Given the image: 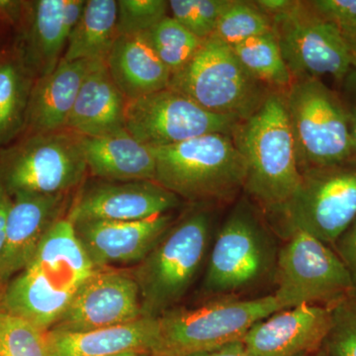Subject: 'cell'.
Wrapping results in <instances>:
<instances>
[{
	"label": "cell",
	"mask_w": 356,
	"mask_h": 356,
	"mask_svg": "<svg viewBox=\"0 0 356 356\" xmlns=\"http://www.w3.org/2000/svg\"><path fill=\"white\" fill-rule=\"evenodd\" d=\"M95 269L77 240L74 224L67 218L60 219L29 266L6 285L0 312L48 332Z\"/></svg>",
	"instance_id": "obj_1"
},
{
	"label": "cell",
	"mask_w": 356,
	"mask_h": 356,
	"mask_svg": "<svg viewBox=\"0 0 356 356\" xmlns=\"http://www.w3.org/2000/svg\"><path fill=\"white\" fill-rule=\"evenodd\" d=\"M232 137L245 161L243 191L273 216L291 198L302 175L283 92L267 96L261 108L236 126Z\"/></svg>",
	"instance_id": "obj_2"
},
{
	"label": "cell",
	"mask_w": 356,
	"mask_h": 356,
	"mask_svg": "<svg viewBox=\"0 0 356 356\" xmlns=\"http://www.w3.org/2000/svg\"><path fill=\"white\" fill-rule=\"evenodd\" d=\"M153 149L154 182L193 203H225L243 191L245 165L233 137L210 134Z\"/></svg>",
	"instance_id": "obj_3"
},
{
	"label": "cell",
	"mask_w": 356,
	"mask_h": 356,
	"mask_svg": "<svg viewBox=\"0 0 356 356\" xmlns=\"http://www.w3.org/2000/svg\"><path fill=\"white\" fill-rule=\"evenodd\" d=\"M212 213L196 208L173 222L132 275L140 290L143 317L177 307L202 267L212 238Z\"/></svg>",
	"instance_id": "obj_4"
},
{
	"label": "cell",
	"mask_w": 356,
	"mask_h": 356,
	"mask_svg": "<svg viewBox=\"0 0 356 356\" xmlns=\"http://www.w3.org/2000/svg\"><path fill=\"white\" fill-rule=\"evenodd\" d=\"M283 310L273 294L214 298L195 308L175 307L154 318L149 356H189L242 341L248 330Z\"/></svg>",
	"instance_id": "obj_5"
},
{
	"label": "cell",
	"mask_w": 356,
	"mask_h": 356,
	"mask_svg": "<svg viewBox=\"0 0 356 356\" xmlns=\"http://www.w3.org/2000/svg\"><path fill=\"white\" fill-rule=\"evenodd\" d=\"M278 250L261 211L242 199L218 231L208 257L204 293L214 298L236 297L257 286L274 276Z\"/></svg>",
	"instance_id": "obj_6"
},
{
	"label": "cell",
	"mask_w": 356,
	"mask_h": 356,
	"mask_svg": "<svg viewBox=\"0 0 356 356\" xmlns=\"http://www.w3.org/2000/svg\"><path fill=\"white\" fill-rule=\"evenodd\" d=\"M301 172L356 161L341 95L315 77L293 79L283 92Z\"/></svg>",
	"instance_id": "obj_7"
},
{
	"label": "cell",
	"mask_w": 356,
	"mask_h": 356,
	"mask_svg": "<svg viewBox=\"0 0 356 356\" xmlns=\"http://www.w3.org/2000/svg\"><path fill=\"white\" fill-rule=\"evenodd\" d=\"M168 88L191 98L212 113L247 120L273 89L257 81L233 49L211 37L184 69L173 74Z\"/></svg>",
	"instance_id": "obj_8"
},
{
	"label": "cell",
	"mask_w": 356,
	"mask_h": 356,
	"mask_svg": "<svg viewBox=\"0 0 356 356\" xmlns=\"http://www.w3.org/2000/svg\"><path fill=\"white\" fill-rule=\"evenodd\" d=\"M301 173L296 191L271 217L285 236L301 231L331 247L356 217V161Z\"/></svg>",
	"instance_id": "obj_9"
},
{
	"label": "cell",
	"mask_w": 356,
	"mask_h": 356,
	"mask_svg": "<svg viewBox=\"0 0 356 356\" xmlns=\"http://www.w3.org/2000/svg\"><path fill=\"white\" fill-rule=\"evenodd\" d=\"M81 136L32 134L0 156V186L9 194H65L88 172Z\"/></svg>",
	"instance_id": "obj_10"
},
{
	"label": "cell",
	"mask_w": 356,
	"mask_h": 356,
	"mask_svg": "<svg viewBox=\"0 0 356 356\" xmlns=\"http://www.w3.org/2000/svg\"><path fill=\"white\" fill-rule=\"evenodd\" d=\"M274 297L282 309L334 306L355 293L348 267L330 245L295 231L278 250Z\"/></svg>",
	"instance_id": "obj_11"
},
{
	"label": "cell",
	"mask_w": 356,
	"mask_h": 356,
	"mask_svg": "<svg viewBox=\"0 0 356 356\" xmlns=\"http://www.w3.org/2000/svg\"><path fill=\"white\" fill-rule=\"evenodd\" d=\"M273 30L294 79L331 76L341 83L356 60L337 26L297 0L287 13L273 17Z\"/></svg>",
	"instance_id": "obj_12"
},
{
	"label": "cell",
	"mask_w": 356,
	"mask_h": 356,
	"mask_svg": "<svg viewBox=\"0 0 356 356\" xmlns=\"http://www.w3.org/2000/svg\"><path fill=\"white\" fill-rule=\"evenodd\" d=\"M240 122L202 108L172 88L128 100L125 129L151 149L172 146L210 134L231 135Z\"/></svg>",
	"instance_id": "obj_13"
},
{
	"label": "cell",
	"mask_w": 356,
	"mask_h": 356,
	"mask_svg": "<svg viewBox=\"0 0 356 356\" xmlns=\"http://www.w3.org/2000/svg\"><path fill=\"white\" fill-rule=\"evenodd\" d=\"M143 318L140 290L132 273L104 267L84 281L53 331L89 332ZM50 331V330H49Z\"/></svg>",
	"instance_id": "obj_14"
},
{
	"label": "cell",
	"mask_w": 356,
	"mask_h": 356,
	"mask_svg": "<svg viewBox=\"0 0 356 356\" xmlns=\"http://www.w3.org/2000/svg\"><path fill=\"white\" fill-rule=\"evenodd\" d=\"M181 199L154 181L102 182L83 192L70 210L72 224L142 221L168 214Z\"/></svg>",
	"instance_id": "obj_15"
},
{
	"label": "cell",
	"mask_w": 356,
	"mask_h": 356,
	"mask_svg": "<svg viewBox=\"0 0 356 356\" xmlns=\"http://www.w3.org/2000/svg\"><path fill=\"white\" fill-rule=\"evenodd\" d=\"M332 325V306L283 309L255 323L242 341L250 356H301L322 348Z\"/></svg>",
	"instance_id": "obj_16"
},
{
	"label": "cell",
	"mask_w": 356,
	"mask_h": 356,
	"mask_svg": "<svg viewBox=\"0 0 356 356\" xmlns=\"http://www.w3.org/2000/svg\"><path fill=\"white\" fill-rule=\"evenodd\" d=\"M175 222L172 213L142 221L74 224L77 240L96 268L139 264Z\"/></svg>",
	"instance_id": "obj_17"
},
{
	"label": "cell",
	"mask_w": 356,
	"mask_h": 356,
	"mask_svg": "<svg viewBox=\"0 0 356 356\" xmlns=\"http://www.w3.org/2000/svg\"><path fill=\"white\" fill-rule=\"evenodd\" d=\"M65 194H14L0 254V283L24 270L51 227L60 219Z\"/></svg>",
	"instance_id": "obj_18"
},
{
	"label": "cell",
	"mask_w": 356,
	"mask_h": 356,
	"mask_svg": "<svg viewBox=\"0 0 356 356\" xmlns=\"http://www.w3.org/2000/svg\"><path fill=\"white\" fill-rule=\"evenodd\" d=\"M126 104L106 62H93L79 89L67 130L81 137H102L125 130Z\"/></svg>",
	"instance_id": "obj_19"
},
{
	"label": "cell",
	"mask_w": 356,
	"mask_h": 356,
	"mask_svg": "<svg viewBox=\"0 0 356 356\" xmlns=\"http://www.w3.org/2000/svg\"><path fill=\"white\" fill-rule=\"evenodd\" d=\"M93 62L60 60L57 67L33 84L25 127L32 134L67 130L79 89Z\"/></svg>",
	"instance_id": "obj_20"
},
{
	"label": "cell",
	"mask_w": 356,
	"mask_h": 356,
	"mask_svg": "<svg viewBox=\"0 0 356 356\" xmlns=\"http://www.w3.org/2000/svg\"><path fill=\"white\" fill-rule=\"evenodd\" d=\"M154 318L143 317L128 324L89 332H46L50 356L149 355Z\"/></svg>",
	"instance_id": "obj_21"
},
{
	"label": "cell",
	"mask_w": 356,
	"mask_h": 356,
	"mask_svg": "<svg viewBox=\"0 0 356 356\" xmlns=\"http://www.w3.org/2000/svg\"><path fill=\"white\" fill-rule=\"evenodd\" d=\"M88 170L108 182L154 181L156 159L151 147L127 132L81 137Z\"/></svg>",
	"instance_id": "obj_22"
},
{
	"label": "cell",
	"mask_w": 356,
	"mask_h": 356,
	"mask_svg": "<svg viewBox=\"0 0 356 356\" xmlns=\"http://www.w3.org/2000/svg\"><path fill=\"white\" fill-rule=\"evenodd\" d=\"M106 65L127 102L168 88L172 81V72L143 34L117 37Z\"/></svg>",
	"instance_id": "obj_23"
},
{
	"label": "cell",
	"mask_w": 356,
	"mask_h": 356,
	"mask_svg": "<svg viewBox=\"0 0 356 356\" xmlns=\"http://www.w3.org/2000/svg\"><path fill=\"white\" fill-rule=\"evenodd\" d=\"M65 0L32 2L28 11L23 63L39 77L51 74L63 58L70 34L64 21Z\"/></svg>",
	"instance_id": "obj_24"
},
{
	"label": "cell",
	"mask_w": 356,
	"mask_h": 356,
	"mask_svg": "<svg viewBox=\"0 0 356 356\" xmlns=\"http://www.w3.org/2000/svg\"><path fill=\"white\" fill-rule=\"evenodd\" d=\"M116 0H88L70 33L62 60L106 62L118 37Z\"/></svg>",
	"instance_id": "obj_25"
},
{
	"label": "cell",
	"mask_w": 356,
	"mask_h": 356,
	"mask_svg": "<svg viewBox=\"0 0 356 356\" xmlns=\"http://www.w3.org/2000/svg\"><path fill=\"white\" fill-rule=\"evenodd\" d=\"M31 74L23 60L0 63V146L25 128Z\"/></svg>",
	"instance_id": "obj_26"
},
{
	"label": "cell",
	"mask_w": 356,
	"mask_h": 356,
	"mask_svg": "<svg viewBox=\"0 0 356 356\" xmlns=\"http://www.w3.org/2000/svg\"><path fill=\"white\" fill-rule=\"evenodd\" d=\"M234 53L248 72L273 91L284 92L293 77L273 32L234 47Z\"/></svg>",
	"instance_id": "obj_27"
},
{
	"label": "cell",
	"mask_w": 356,
	"mask_h": 356,
	"mask_svg": "<svg viewBox=\"0 0 356 356\" xmlns=\"http://www.w3.org/2000/svg\"><path fill=\"white\" fill-rule=\"evenodd\" d=\"M143 35L172 76L191 62L206 41L168 15Z\"/></svg>",
	"instance_id": "obj_28"
},
{
	"label": "cell",
	"mask_w": 356,
	"mask_h": 356,
	"mask_svg": "<svg viewBox=\"0 0 356 356\" xmlns=\"http://www.w3.org/2000/svg\"><path fill=\"white\" fill-rule=\"evenodd\" d=\"M273 32L271 20L252 1L232 0L218 21L212 37L234 48L238 44Z\"/></svg>",
	"instance_id": "obj_29"
},
{
	"label": "cell",
	"mask_w": 356,
	"mask_h": 356,
	"mask_svg": "<svg viewBox=\"0 0 356 356\" xmlns=\"http://www.w3.org/2000/svg\"><path fill=\"white\" fill-rule=\"evenodd\" d=\"M0 356H50L46 332L0 312Z\"/></svg>",
	"instance_id": "obj_30"
},
{
	"label": "cell",
	"mask_w": 356,
	"mask_h": 356,
	"mask_svg": "<svg viewBox=\"0 0 356 356\" xmlns=\"http://www.w3.org/2000/svg\"><path fill=\"white\" fill-rule=\"evenodd\" d=\"M329 356H356V295L332 306V325L322 346Z\"/></svg>",
	"instance_id": "obj_31"
},
{
	"label": "cell",
	"mask_w": 356,
	"mask_h": 356,
	"mask_svg": "<svg viewBox=\"0 0 356 356\" xmlns=\"http://www.w3.org/2000/svg\"><path fill=\"white\" fill-rule=\"evenodd\" d=\"M117 32L122 35H140L151 30L168 16L165 0H118Z\"/></svg>",
	"instance_id": "obj_32"
},
{
	"label": "cell",
	"mask_w": 356,
	"mask_h": 356,
	"mask_svg": "<svg viewBox=\"0 0 356 356\" xmlns=\"http://www.w3.org/2000/svg\"><path fill=\"white\" fill-rule=\"evenodd\" d=\"M306 3L318 17L339 29L356 21V0H310Z\"/></svg>",
	"instance_id": "obj_33"
},
{
	"label": "cell",
	"mask_w": 356,
	"mask_h": 356,
	"mask_svg": "<svg viewBox=\"0 0 356 356\" xmlns=\"http://www.w3.org/2000/svg\"><path fill=\"white\" fill-rule=\"evenodd\" d=\"M334 250L350 271L355 287L353 294L356 295V217L348 229L334 243Z\"/></svg>",
	"instance_id": "obj_34"
},
{
	"label": "cell",
	"mask_w": 356,
	"mask_h": 356,
	"mask_svg": "<svg viewBox=\"0 0 356 356\" xmlns=\"http://www.w3.org/2000/svg\"><path fill=\"white\" fill-rule=\"evenodd\" d=\"M341 92L339 93V95H341L346 113H348L356 156V67H353L346 74L341 81Z\"/></svg>",
	"instance_id": "obj_35"
},
{
	"label": "cell",
	"mask_w": 356,
	"mask_h": 356,
	"mask_svg": "<svg viewBox=\"0 0 356 356\" xmlns=\"http://www.w3.org/2000/svg\"><path fill=\"white\" fill-rule=\"evenodd\" d=\"M254 4L269 19L287 13L296 4L297 0H255Z\"/></svg>",
	"instance_id": "obj_36"
},
{
	"label": "cell",
	"mask_w": 356,
	"mask_h": 356,
	"mask_svg": "<svg viewBox=\"0 0 356 356\" xmlns=\"http://www.w3.org/2000/svg\"><path fill=\"white\" fill-rule=\"evenodd\" d=\"M86 4L84 0H65L64 21L70 35L81 20Z\"/></svg>",
	"instance_id": "obj_37"
},
{
	"label": "cell",
	"mask_w": 356,
	"mask_h": 356,
	"mask_svg": "<svg viewBox=\"0 0 356 356\" xmlns=\"http://www.w3.org/2000/svg\"><path fill=\"white\" fill-rule=\"evenodd\" d=\"M13 198L0 186V254L6 240L7 220L10 210Z\"/></svg>",
	"instance_id": "obj_38"
},
{
	"label": "cell",
	"mask_w": 356,
	"mask_h": 356,
	"mask_svg": "<svg viewBox=\"0 0 356 356\" xmlns=\"http://www.w3.org/2000/svg\"><path fill=\"white\" fill-rule=\"evenodd\" d=\"M189 356H250L245 350L242 341H234L221 348Z\"/></svg>",
	"instance_id": "obj_39"
},
{
	"label": "cell",
	"mask_w": 356,
	"mask_h": 356,
	"mask_svg": "<svg viewBox=\"0 0 356 356\" xmlns=\"http://www.w3.org/2000/svg\"><path fill=\"white\" fill-rule=\"evenodd\" d=\"M21 7L22 2L0 1V16L14 23L21 15Z\"/></svg>",
	"instance_id": "obj_40"
},
{
	"label": "cell",
	"mask_w": 356,
	"mask_h": 356,
	"mask_svg": "<svg viewBox=\"0 0 356 356\" xmlns=\"http://www.w3.org/2000/svg\"><path fill=\"white\" fill-rule=\"evenodd\" d=\"M341 34H343L348 48L353 54V57L356 60V21L353 24L346 26V27L341 28Z\"/></svg>",
	"instance_id": "obj_41"
},
{
	"label": "cell",
	"mask_w": 356,
	"mask_h": 356,
	"mask_svg": "<svg viewBox=\"0 0 356 356\" xmlns=\"http://www.w3.org/2000/svg\"><path fill=\"white\" fill-rule=\"evenodd\" d=\"M301 356H329L327 353H325V350L323 348H320V350L312 351V353H306V355H303Z\"/></svg>",
	"instance_id": "obj_42"
},
{
	"label": "cell",
	"mask_w": 356,
	"mask_h": 356,
	"mask_svg": "<svg viewBox=\"0 0 356 356\" xmlns=\"http://www.w3.org/2000/svg\"><path fill=\"white\" fill-rule=\"evenodd\" d=\"M115 356H149V355H139V353H125V355H115Z\"/></svg>",
	"instance_id": "obj_43"
},
{
	"label": "cell",
	"mask_w": 356,
	"mask_h": 356,
	"mask_svg": "<svg viewBox=\"0 0 356 356\" xmlns=\"http://www.w3.org/2000/svg\"><path fill=\"white\" fill-rule=\"evenodd\" d=\"M4 288H6V286H3V285L0 283V300H1L2 294H3Z\"/></svg>",
	"instance_id": "obj_44"
}]
</instances>
